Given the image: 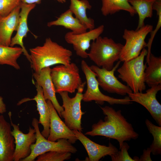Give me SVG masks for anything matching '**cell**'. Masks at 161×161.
Instances as JSON below:
<instances>
[{"mask_svg":"<svg viewBox=\"0 0 161 161\" xmlns=\"http://www.w3.org/2000/svg\"><path fill=\"white\" fill-rule=\"evenodd\" d=\"M100 107L105 116L104 120L100 119L93 124L91 130L86 132L85 135L103 136L116 140L119 143V149L125 141L138 138L139 134L123 115L120 110L116 111L108 106Z\"/></svg>","mask_w":161,"mask_h":161,"instance_id":"obj_1","label":"cell"},{"mask_svg":"<svg viewBox=\"0 0 161 161\" xmlns=\"http://www.w3.org/2000/svg\"><path fill=\"white\" fill-rule=\"evenodd\" d=\"M31 67L38 73L43 68L57 64L68 65L71 63L72 52L50 38L46 39L43 44L30 49Z\"/></svg>","mask_w":161,"mask_h":161,"instance_id":"obj_2","label":"cell"},{"mask_svg":"<svg viewBox=\"0 0 161 161\" xmlns=\"http://www.w3.org/2000/svg\"><path fill=\"white\" fill-rule=\"evenodd\" d=\"M123 46L111 38L100 36L91 44L88 57L97 66L110 70L119 60Z\"/></svg>","mask_w":161,"mask_h":161,"instance_id":"obj_3","label":"cell"},{"mask_svg":"<svg viewBox=\"0 0 161 161\" xmlns=\"http://www.w3.org/2000/svg\"><path fill=\"white\" fill-rule=\"evenodd\" d=\"M147 53V50L143 48L139 56L123 62L117 69L119 78L126 83L133 93L142 92L146 89L144 78L146 63L144 64V60Z\"/></svg>","mask_w":161,"mask_h":161,"instance_id":"obj_4","label":"cell"},{"mask_svg":"<svg viewBox=\"0 0 161 161\" xmlns=\"http://www.w3.org/2000/svg\"><path fill=\"white\" fill-rule=\"evenodd\" d=\"M50 76L56 93H75L82 83L79 69L76 64H61L51 69Z\"/></svg>","mask_w":161,"mask_h":161,"instance_id":"obj_5","label":"cell"},{"mask_svg":"<svg viewBox=\"0 0 161 161\" xmlns=\"http://www.w3.org/2000/svg\"><path fill=\"white\" fill-rule=\"evenodd\" d=\"M81 69L85 75L87 84V89L83 94L82 100L85 102L94 101L100 105H103L105 102L111 105L120 104L128 105L132 102L129 97L126 96L123 98H117L103 94L100 91L96 75L91 69L90 66L84 60L81 63Z\"/></svg>","mask_w":161,"mask_h":161,"instance_id":"obj_6","label":"cell"},{"mask_svg":"<svg viewBox=\"0 0 161 161\" xmlns=\"http://www.w3.org/2000/svg\"><path fill=\"white\" fill-rule=\"evenodd\" d=\"M38 120L33 118L32 125L35 131L36 140L31 146L30 155L21 161H33L39 155L46 152L52 151H67L75 153L77 148L67 140L61 139L56 141L48 140L41 134L39 127Z\"/></svg>","mask_w":161,"mask_h":161,"instance_id":"obj_7","label":"cell"},{"mask_svg":"<svg viewBox=\"0 0 161 161\" xmlns=\"http://www.w3.org/2000/svg\"><path fill=\"white\" fill-rule=\"evenodd\" d=\"M86 82H83L77 89L74 97L71 98L68 92H63L59 93L63 101V111L61 113V117L64 120V123L71 130L82 131L81 119L85 112L82 111L81 101L83 98V92Z\"/></svg>","mask_w":161,"mask_h":161,"instance_id":"obj_8","label":"cell"},{"mask_svg":"<svg viewBox=\"0 0 161 161\" xmlns=\"http://www.w3.org/2000/svg\"><path fill=\"white\" fill-rule=\"evenodd\" d=\"M153 30V26L149 24L145 25L135 30L125 29L123 38L126 42L119 60L123 62L139 56L142 49L146 46L147 43L145 41L146 36Z\"/></svg>","mask_w":161,"mask_h":161,"instance_id":"obj_9","label":"cell"},{"mask_svg":"<svg viewBox=\"0 0 161 161\" xmlns=\"http://www.w3.org/2000/svg\"><path fill=\"white\" fill-rule=\"evenodd\" d=\"M121 61H118L110 70L99 67L96 65L90 66L95 73L99 86L104 90L111 93L124 96L132 92L127 85L121 82L114 75V72L118 68Z\"/></svg>","mask_w":161,"mask_h":161,"instance_id":"obj_10","label":"cell"},{"mask_svg":"<svg viewBox=\"0 0 161 161\" xmlns=\"http://www.w3.org/2000/svg\"><path fill=\"white\" fill-rule=\"evenodd\" d=\"M8 114L10 124L13 128L11 132L14 138L15 149L13 155V161H19L28 157L31 153V146L36 141L35 129L29 126L28 132L23 133L20 130L18 125L14 123L12 120V113Z\"/></svg>","mask_w":161,"mask_h":161,"instance_id":"obj_11","label":"cell"},{"mask_svg":"<svg viewBox=\"0 0 161 161\" xmlns=\"http://www.w3.org/2000/svg\"><path fill=\"white\" fill-rule=\"evenodd\" d=\"M146 92L129 93L131 101L137 103L145 107L159 126H161V105L156 98V95L161 89V84L154 85Z\"/></svg>","mask_w":161,"mask_h":161,"instance_id":"obj_12","label":"cell"},{"mask_svg":"<svg viewBox=\"0 0 161 161\" xmlns=\"http://www.w3.org/2000/svg\"><path fill=\"white\" fill-rule=\"evenodd\" d=\"M104 27L101 25L88 31L80 34H75L72 32H67L64 38L67 43L72 45L77 55L86 58L88 57L86 51L91 45V42L94 41L103 32Z\"/></svg>","mask_w":161,"mask_h":161,"instance_id":"obj_13","label":"cell"},{"mask_svg":"<svg viewBox=\"0 0 161 161\" xmlns=\"http://www.w3.org/2000/svg\"><path fill=\"white\" fill-rule=\"evenodd\" d=\"M50 113V129L47 140L56 141L64 139L72 144L75 143L78 139L73 130L70 129L61 119L51 101L47 100Z\"/></svg>","mask_w":161,"mask_h":161,"instance_id":"obj_14","label":"cell"},{"mask_svg":"<svg viewBox=\"0 0 161 161\" xmlns=\"http://www.w3.org/2000/svg\"><path fill=\"white\" fill-rule=\"evenodd\" d=\"M73 131L86 150L88 156V161H98L104 156H111L118 150L110 143L108 146L100 145L91 140L81 131L77 130Z\"/></svg>","mask_w":161,"mask_h":161,"instance_id":"obj_15","label":"cell"},{"mask_svg":"<svg viewBox=\"0 0 161 161\" xmlns=\"http://www.w3.org/2000/svg\"><path fill=\"white\" fill-rule=\"evenodd\" d=\"M51 70L49 67L44 68L38 73H34L33 76L36 81L35 82L41 87L45 99L51 101L61 117V113L64 108L60 105L56 98L55 88L50 76Z\"/></svg>","mask_w":161,"mask_h":161,"instance_id":"obj_16","label":"cell"},{"mask_svg":"<svg viewBox=\"0 0 161 161\" xmlns=\"http://www.w3.org/2000/svg\"><path fill=\"white\" fill-rule=\"evenodd\" d=\"M11 127L4 116L0 115V161H13L15 144Z\"/></svg>","mask_w":161,"mask_h":161,"instance_id":"obj_17","label":"cell"},{"mask_svg":"<svg viewBox=\"0 0 161 161\" xmlns=\"http://www.w3.org/2000/svg\"><path fill=\"white\" fill-rule=\"evenodd\" d=\"M34 4H27L21 2L20 5V11L19 13V23L16 35L11 38L10 46L14 47L15 45H19L22 49L23 53L28 60L30 62V54L26 50L24 45L23 40L30 31L27 25V19L30 12L36 6Z\"/></svg>","mask_w":161,"mask_h":161,"instance_id":"obj_18","label":"cell"},{"mask_svg":"<svg viewBox=\"0 0 161 161\" xmlns=\"http://www.w3.org/2000/svg\"><path fill=\"white\" fill-rule=\"evenodd\" d=\"M35 86L37 91L36 95L32 98H26L20 101L18 105L27 101L33 100L36 103L37 110L39 114V123L43 127V129L41 132L42 134L46 138L48 137L50 129V113L47 103L44 97L43 92L41 87L33 82Z\"/></svg>","mask_w":161,"mask_h":161,"instance_id":"obj_19","label":"cell"},{"mask_svg":"<svg viewBox=\"0 0 161 161\" xmlns=\"http://www.w3.org/2000/svg\"><path fill=\"white\" fill-rule=\"evenodd\" d=\"M20 9V5L7 16H0V44L10 46L12 34L18 29Z\"/></svg>","mask_w":161,"mask_h":161,"instance_id":"obj_20","label":"cell"},{"mask_svg":"<svg viewBox=\"0 0 161 161\" xmlns=\"http://www.w3.org/2000/svg\"><path fill=\"white\" fill-rule=\"evenodd\" d=\"M73 13L69 9L62 13L57 19L48 22L47 26H62L71 30L75 34H80L87 31V28L76 18L74 17Z\"/></svg>","mask_w":161,"mask_h":161,"instance_id":"obj_21","label":"cell"},{"mask_svg":"<svg viewBox=\"0 0 161 161\" xmlns=\"http://www.w3.org/2000/svg\"><path fill=\"white\" fill-rule=\"evenodd\" d=\"M147 66L145 70V81L148 86L161 84V57L151 52L146 59Z\"/></svg>","mask_w":161,"mask_h":161,"instance_id":"obj_22","label":"cell"},{"mask_svg":"<svg viewBox=\"0 0 161 161\" xmlns=\"http://www.w3.org/2000/svg\"><path fill=\"white\" fill-rule=\"evenodd\" d=\"M70 4L69 9L74 14L75 17L86 27L91 30L95 27L94 20L88 17L86 10H90L92 7L88 0H69Z\"/></svg>","mask_w":161,"mask_h":161,"instance_id":"obj_23","label":"cell"},{"mask_svg":"<svg viewBox=\"0 0 161 161\" xmlns=\"http://www.w3.org/2000/svg\"><path fill=\"white\" fill-rule=\"evenodd\" d=\"M102 6L101 11L104 16L115 14L121 10L128 12L134 16L136 12L130 4L128 0H101Z\"/></svg>","mask_w":161,"mask_h":161,"instance_id":"obj_24","label":"cell"},{"mask_svg":"<svg viewBox=\"0 0 161 161\" xmlns=\"http://www.w3.org/2000/svg\"><path fill=\"white\" fill-rule=\"evenodd\" d=\"M156 0H128L138 16V21L136 30L145 25L144 21L153 16L152 6Z\"/></svg>","mask_w":161,"mask_h":161,"instance_id":"obj_25","label":"cell"},{"mask_svg":"<svg viewBox=\"0 0 161 161\" xmlns=\"http://www.w3.org/2000/svg\"><path fill=\"white\" fill-rule=\"evenodd\" d=\"M23 53L21 47L6 46L0 44V64L7 65L17 70L20 67L17 60Z\"/></svg>","mask_w":161,"mask_h":161,"instance_id":"obj_26","label":"cell"},{"mask_svg":"<svg viewBox=\"0 0 161 161\" xmlns=\"http://www.w3.org/2000/svg\"><path fill=\"white\" fill-rule=\"evenodd\" d=\"M146 126L153 138L150 148L151 153L154 155L161 154V126H157L148 119L145 120Z\"/></svg>","mask_w":161,"mask_h":161,"instance_id":"obj_27","label":"cell"},{"mask_svg":"<svg viewBox=\"0 0 161 161\" xmlns=\"http://www.w3.org/2000/svg\"><path fill=\"white\" fill-rule=\"evenodd\" d=\"M72 153L67 151H50L38 156L36 161H63L70 159Z\"/></svg>","mask_w":161,"mask_h":161,"instance_id":"obj_28","label":"cell"},{"mask_svg":"<svg viewBox=\"0 0 161 161\" xmlns=\"http://www.w3.org/2000/svg\"><path fill=\"white\" fill-rule=\"evenodd\" d=\"M153 10L157 12L158 16V21L156 27L154 30H152L150 32V37L149 38L148 43H147L146 47H147V53L146 59L148 58L151 53V48L152 42L154 37L161 27V0H156L153 3L152 6Z\"/></svg>","mask_w":161,"mask_h":161,"instance_id":"obj_29","label":"cell"},{"mask_svg":"<svg viewBox=\"0 0 161 161\" xmlns=\"http://www.w3.org/2000/svg\"><path fill=\"white\" fill-rule=\"evenodd\" d=\"M21 3V0H0V16H7Z\"/></svg>","mask_w":161,"mask_h":161,"instance_id":"obj_30","label":"cell"},{"mask_svg":"<svg viewBox=\"0 0 161 161\" xmlns=\"http://www.w3.org/2000/svg\"><path fill=\"white\" fill-rule=\"evenodd\" d=\"M129 146L126 142H124L120 149L114 154L111 156L112 161H135L129 155L128 150Z\"/></svg>","mask_w":161,"mask_h":161,"instance_id":"obj_31","label":"cell"},{"mask_svg":"<svg viewBox=\"0 0 161 161\" xmlns=\"http://www.w3.org/2000/svg\"><path fill=\"white\" fill-rule=\"evenodd\" d=\"M151 150L150 147L144 149L143 151V154L139 159V161H152L151 157Z\"/></svg>","mask_w":161,"mask_h":161,"instance_id":"obj_32","label":"cell"},{"mask_svg":"<svg viewBox=\"0 0 161 161\" xmlns=\"http://www.w3.org/2000/svg\"><path fill=\"white\" fill-rule=\"evenodd\" d=\"M61 3H64L66 1V0H55ZM41 0H21L22 3L27 4H39L41 2Z\"/></svg>","mask_w":161,"mask_h":161,"instance_id":"obj_33","label":"cell"},{"mask_svg":"<svg viewBox=\"0 0 161 161\" xmlns=\"http://www.w3.org/2000/svg\"><path fill=\"white\" fill-rule=\"evenodd\" d=\"M6 111V105L3 101V98L0 96V114L5 113Z\"/></svg>","mask_w":161,"mask_h":161,"instance_id":"obj_34","label":"cell"}]
</instances>
